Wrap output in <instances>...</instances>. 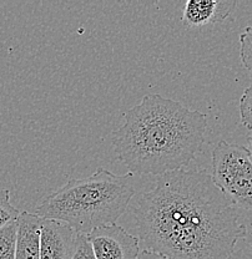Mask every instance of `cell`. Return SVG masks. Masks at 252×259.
Segmentation results:
<instances>
[{
	"mask_svg": "<svg viewBox=\"0 0 252 259\" xmlns=\"http://www.w3.org/2000/svg\"><path fill=\"white\" fill-rule=\"evenodd\" d=\"M77 234L66 223L43 218L40 228V259H70Z\"/></svg>",
	"mask_w": 252,
	"mask_h": 259,
	"instance_id": "obj_6",
	"label": "cell"
},
{
	"mask_svg": "<svg viewBox=\"0 0 252 259\" xmlns=\"http://www.w3.org/2000/svg\"><path fill=\"white\" fill-rule=\"evenodd\" d=\"M88 239L96 259H137L140 254L139 237L116 223L94 229Z\"/></svg>",
	"mask_w": 252,
	"mask_h": 259,
	"instance_id": "obj_5",
	"label": "cell"
},
{
	"mask_svg": "<svg viewBox=\"0 0 252 259\" xmlns=\"http://www.w3.org/2000/svg\"><path fill=\"white\" fill-rule=\"evenodd\" d=\"M206 128V113L150 94L124 115V123L111 140L118 160L130 174L161 176L196 158Z\"/></svg>",
	"mask_w": 252,
	"mask_h": 259,
	"instance_id": "obj_2",
	"label": "cell"
},
{
	"mask_svg": "<svg viewBox=\"0 0 252 259\" xmlns=\"http://www.w3.org/2000/svg\"><path fill=\"white\" fill-rule=\"evenodd\" d=\"M238 110H240L241 123L252 131V85L243 91L240 99Z\"/></svg>",
	"mask_w": 252,
	"mask_h": 259,
	"instance_id": "obj_12",
	"label": "cell"
},
{
	"mask_svg": "<svg viewBox=\"0 0 252 259\" xmlns=\"http://www.w3.org/2000/svg\"><path fill=\"white\" fill-rule=\"evenodd\" d=\"M18 221L0 229V259H15Z\"/></svg>",
	"mask_w": 252,
	"mask_h": 259,
	"instance_id": "obj_9",
	"label": "cell"
},
{
	"mask_svg": "<svg viewBox=\"0 0 252 259\" xmlns=\"http://www.w3.org/2000/svg\"><path fill=\"white\" fill-rule=\"evenodd\" d=\"M42 220L35 213H20L16 231L15 259H40Z\"/></svg>",
	"mask_w": 252,
	"mask_h": 259,
	"instance_id": "obj_8",
	"label": "cell"
},
{
	"mask_svg": "<svg viewBox=\"0 0 252 259\" xmlns=\"http://www.w3.org/2000/svg\"><path fill=\"white\" fill-rule=\"evenodd\" d=\"M137 259H169V258L164 257V255H161L160 253L153 252V250L142 249L141 252H140V254H139V257H137Z\"/></svg>",
	"mask_w": 252,
	"mask_h": 259,
	"instance_id": "obj_14",
	"label": "cell"
},
{
	"mask_svg": "<svg viewBox=\"0 0 252 259\" xmlns=\"http://www.w3.org/2000/svg\"><path fill=\"white\" fill-rule=\"evenodd\" d=\"M70 259H96L94 255L93 247H91L86 234H77Z\"/></svg>",
	"mask_w": 252,
	"mask_h": 259,
	"instance_id": "obj_13",
	"label": "cell"
},
{
	"mask_svg": "<svg viewBox=\"0 0 252 259\" xmlns=\"http://www.w3.org/2000/svg\"><path fill=\"white\" fill-rule=\"evenodd\" d=\"M211 177L236 208L252 210V156L247 147L219 141L212 150Z\"/></svg>",
	"mask_w": 252,
	"mask_h": 259,
	"instance_id": "obj_4",
	"label": "cell"
},
{
	"mask_svg": "<svg viewBox=\"0 0 252 259\" xmlns=\"http://www.w3.org/2000/svg\"><path fill=\"white\" fill-rule=\"evenodd\" d=\"M236 5V0H188L184 5L181 23L190 29L222 23Z\"/></svg>",
	"mask_w": 252,
	"mask_h": 259,
	"instance_id": "obj_7",
	"label": "cell"
},
{
	"mask_svg": "<svg viewBox=\"0 0 252 259\" xmlns=\"http://www.w3.org/2000/svg\"><path fill=\"white\" fill-rule=\"evenodd\" d=\"M135 192L132 174L116 175L97 168L91 176L67 181L43 196L34 213L66 223L77 233L88 236L100 227L115 225Z\"/></svg>",
	"mask_w": 252,
	"mask_h": 259,
	"instance_id": "obj_3",
	"label": "cell"
},
{
	"mask_svg": "<svg viewBox=\"0 0 252 259\" xmlns=\"http://www.w3.org/2000/svg\"><path fill=\"white\" fill-rule=\"evenodd\" d=\"M240 58L243 66L252 72V26L240 35Z\"/></svg>",
	"mask_w": 252,
	"mask_h": 259,
	"instance_id": "obj_11",
	"label": "cell"
},
{
	"mask_svg": "<svg viewBox=\"0 0 252 259\" xmlns=\"http://www.w3.org/2000/svg\"><path fill=\"white\" fill-rule=\"evenodd\" d=\"M134 217L143 249L169 259H230L247 236L236 207L206 171L158 176L139 196Z\"/></svg>",
	"mask_w": 252,
	"mask_h": 259,
	"instance_id": "obj_1",
	"label": "cell"
},
{
	"mask_svg": "<svg viewBox=\"0 0 252 259\" xmlns=\"http://www.w3.org/2000/svg\"><path fill=\"white\" fill-rule=\"evenodd\" d=\"M247 150L248 152H250V155L252 156V132L250 134V136H248V140H247Z\"/></svg>",
	"mask_w": 252,
	"mask_h": 259,
	"instance_id": "obj_15",
	"label": "cell"
},
{
	"mask_svg": "<svg viewBox=\"0 0 252 259\" xmlns=\"http://www.w3.org/2000/svg\"><path fill=\"white\" fill-rule=\"evenodd\" d=\"M20 213V210L10 202V191L5 188L0 190V229L18 221Z\"/></svg>",
	"mask_w": 252,
	"mask_h": 259,
	"instance_id": "obj_10",
	"label": "cell"
}]
</instances>
